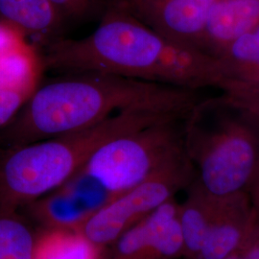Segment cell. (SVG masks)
Listing matches in <instances>:
<instances>
[{"mask_svg":"<svg viewBox=\"0 0 259 259\" xmlns=\"http://www.w3.org/2000/svg\"><path fill=\"white\" fill-rule=\"evenodd\" d=\"M39 52L45 70L61 75H116L198 92L208 87L218 89L223 81L216 57L159 35L123 0L89 36L61 37Z\"/></svg>","mask_w":259,"mask_h":259,"instance_id":"obj_1","label":"cell"},{"mask_svg":"<svg viewBox=\"0 0 259 259\" xmlns=\"http://www.w3.org/2000/svg\"><path fill=\"white\" fill-rule=\"evenodd\" d=\"M198 91L95 72L63 74L41 84L0 130V150L90 128L121 111L187 114Z\"/></svg>","mask_w":259,"mask_h":259,"instance_id":"obj_2","label":"cell"},{"mask_svg":"<svg viewBox=\"0 0 259 259\" xmlns=\"http://www.w3.org/2000/svg\"><path fill=\"white\" fill-rule=\"evenodd\" d=\"M174 114L121 111L87 129L0 150V212H17L66 184L111 139Z\"/></svg>","mask_w":259,"mask_h":259,"instance_id":"obj_3","label":"cell"},{"mask_svg":"<svg viewBox=\"0 0 259 259\" xmlns=\"http://www.w3.org/2000/svg\"><path fill=\"white\" fill-rule=\"evenodd\" d=\"M190 185L217 198L249 193L259 168V119L222 95L204 98L185 122Z\"/></svg>","mask_w":259,"mask_h":259,"instance_id":"obj_4","label":"cell"},{"mask_svg":"<svg viewBox=\"0 0 259 259\" xmlns=\"http://www.w3.org/2000/svg\"><path fill=\"white\" fill-rule=\"evenodd\" d=\"M188 114L170 116L111 139L75 176L90 181L110 200L143 183L186 157Z\"/></svg>","mask_w":259,"mask_h":259,"instance_id":"obj_5","label":"cell"},{"mask_svg":"<svg viewBox=\"0 0 259 259\" xmlns=\"http://www.w3.org/2000/svg\"><path fill=\"white\" fill-rule=\"evenodd\" d=\"M193 170L186 156L99 207L78 229L98 246H110L133 226L186 188Z\"/></svg>","mask_w":259,"mask_h":259,"instance_id":"obj_6","label":"cell"},{"mask_svg":"<svg viewBox=\"0 0 259 259\" xmlns=\"http://www.w3.org/2000/svg\"><path fill=\"white\" fill-rule=\"evenodd\" d=\"M180 204L174 198L124 232L104 250V259L184 258Z\"/></svg>","mask_w":259,"mask_h":259,"instance_id":"obj_7","label":"cell"},{"mask_svg":"<svg viewBox=\"0 0 259 259\" xmlns=\"http://www.w3.org/2000/svg\"><path fill=\"white\" fill-rule=\"evenodd\" d=\"M109 196L87 179L75 176L54 191L28 204L20 212L39 229L78 230Z\"/></svg>","mask_w":259,"mask_h":259,"instance_id":"obj_8","label":"cell"},{"mask_svg":"<svg viewBox=\"0 0 259 259\" xmlns=\"http://www.w3.org/2000/svg\"><path fill=\"white\" fill-rule=\"evenodd\" d=\"M258 229V219L249 193L222 198L197 259H225L239 250Z\"/></svg>","mask_w":259,"mask_h":259,"instance_id":"obj_9","label":"cell"},{"mask_svg":"<svg viewBox=\"0 0 259 259\" xmlns=\"http://www.w3.org/2000/svg\"><path fill=\"white\" fill-rule=\"evenodd\" d=\"M216 1L156 0L139 19L168 39L200 49L206 21Z\"/></svg>","mask_w":259,"mask_h":259,"instance_id":"obj_10","label":"cell"},{"mask_svg":"<svg viewBox=\"0 0 259 259\" xmlns=\"http://www.w3.org/2000/svg\"><path fill=\"white\" fill-rule=\"evenodd\" d=\"M0 20L40 51L64 37L66 24L51 0H0Z\"/></svg>","mask_w":259,"mask_h":259,"instance_id":"obj_11","label":"cell"},{"mask_svg":"<svg viewBox=\"0 0 259 259\" xmlns=\"http://www.w3.org/2000/svg\"><path fill=\"white\" fill-rule=\"evenodd\" d=\"M259 25V0H217L204 27L200 49L218 55L225 47Z\"/></svg>","mask_w":259,"mask_h":259,"instance_id":"obj_12","label":"cell"},{"mask_svg":"<svg viewBox=\"0 0 259 259\" xmlns=\"http://www.w3.org/2000/svg\"><path fill=\"white\" fill-rule=\"evenodd\" d=\"M185 189L186 199L180 204L184 259H197L218 213L222 198L213 197L190 184Z\"/></svg>","mask_w":259,"mask_h":259,"instance_id":"obj_13","label":"cell"},{"mask_svg":"<svg viewBox=\"0 0 259 259\" xmlns=\"http://www.w3.org/2000/svg\"><path fill=\"white\" fill-rule=\"evenodd\" d=\"M222 67L223 93L259 85V25L216 56Z\"/></svg>","mask_w":259,"mask_h":259,"instance_id":"obj_14","label":"cell"},{"mask_svg":"<svg viewBox=\"0 0 259 259\" xmlns=\"http://www.w3.org/2000/svg\"><path fill=\"white\" fill-rule=\"evenodd\" d=\"M105 248L75 229H39L34 259H104Z\"/></svg>","mask_w":259,"mask_h":259,"instance_id":"obj_15","label":"cell"},{"mask_svg":"<svg viewBox=\"0 0 259 259\" xmlns=\"http://www.w3.org/2000/svg\"><path fill=\"white\" fill-rule=\"evenodd\" d=\"M38 228L20 211L0 212V259H34Z\"/></svg>","mask_w":259,"mask_h":259,"instance_id":"obj_16","label":"cell"},{"mask_svg":"<svg viewBox=\"0 0 259 259\" xmlns=\"http://www.w3.org/2000/svg\"><path fill=\"white\" fill-rule=\"evenodd\" d=\"M38 88L18 70L0 67V130L8 125Z\"/></svg>","mask_w":259,"mask_h":259,"instance_id":"obj_17","label":"cell"},{"mask_svg":"<svg viewBox=\"0 0 259 259\" xmlns=\"http://www.w3.org/2000/svg\"><path fill=\"white\" fill-rule=\"evenodd\" d=\"M66 26L100 21L120 0H51Z\"/></svg>","mask_w":259,"mask_h":259,"instance_id":"obj_18","label":"cell"},{"mask_svg":"<svg viewBox=\"0 0 259 259\" xmlns=\"http://www.w3.org/2000/svg\"><path fill=\"white\" fill-rule=\"evenodd\" d=\"M222 96L233 106L259 119V85L223 93Z\"/></svg>","mask_w":259,"mask_h":259,"instance_id":"obj_19","label":"cell"},{"mask_svg":"<svg viewBox=\"0 0 259 259\" xmlns=\"http://www.w3.org/2000/svg\"><path fill=\"white\" fill-rule=\"evenodd\" d=\"M257 232L250 240L241 247L242 259H259V239L257 237Z\"/></svg>","mask_w":259,"mask_h":259,"instance_id":"obj_20","label":"cell"},{"mask_svg":"<svg viewBox=\"0 0 259 259\" xmlns=\"http://www.w3.org/2000/svg\"><path fill=\"white\" fill-rule=\"evenodd\" d=\"M123 1L127 6V8L139 19L156 0H123Z\"/></svg>","mask_w":259,"mask_h":259,"instance_id":"obj_21","label":"cell"},{"mask_svg":"<svg viewBox=\"0 0 259 259\" xmlns=\"http://www.w3.org/2000/svg\"><path fill=\"white\" fill-rule=\"evenodd\" d=\"M249 194H250L251 204L254 208V211L256 213V216H257L259 221V168L258 171L256 173V176L254 178L251 186H250Z\"/></svg>","mask_w":259,"mask_h":259,"instance_id":"obj_22","label":"cell"},{"mask_svg":"<svg viewBox=\"0 0 259 259\" xmlns=\"http://www.w3.org/2000/svg\"><path fill=\"white\" fill-rule=\"evenodd\" d=\"M257 237H258V239H259V230H258V232H257Z\"/></svg>","mask_w":259,"mask_h":259,"instance_id":"obj_23","label":"cell"}]
</instances>
